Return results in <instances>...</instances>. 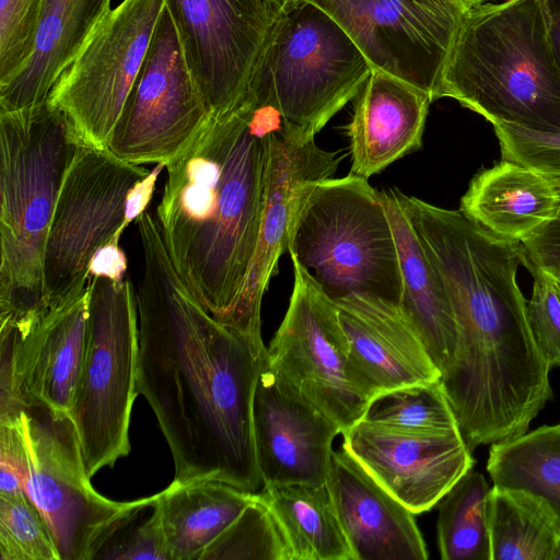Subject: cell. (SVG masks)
I'll list each match as a JSON object with an SVG mask.
<instances>
[{
	"label": "cell",
	"instance_id": "cell-15",
	"mask_svg": "<svg viewBox=\"0 0 560 560\" xmlns=\"http://www.w3.org/2000/svg\"><path fill=\"white\" fill-rule=\"evenodd\" d=\"M90 284L27 327L0 325V413L26 404L71 409L84 352Z\"/></svg>",
	"mask_w": 560,
	"mask_h": 560
},
{
	"label": "cell",
	"instance_id": "cell-22",
	"mask_svg": "<svg viewBox=\"0 0 560 560\" xmlns=\"http://www.w3.org/2000/svg\"><path fill=\"white\" fill-rule=\"evenodd\" d=\"M459 210L494 235L524 243L560 219V179L501 160L472 177Z\"/></svg>",
	"mask_w": 560,
	"mask_h": 560
},
{
	"label": "cell",
	"instance_id": "cell-14",
	"mask_svg": "<svg viewBox=\"0 0 560 560\" xmlns=\"http://www.w3.org/2000/svg\"><path fill=\"white\" fill-rule=\"evenodd\" d=\"M196 82L213 114L245 97L283 7L270 0H165Z\"/></svg>",
	"mask_w": 560,
	"mask_h": 560
},
{
	"label": "cell",
	"instance_id": "cell-36",
	"mask_svg": "<svg viewBox=\"0 0 560 560\" xmlns=\"http://www.w3.org/2000/svg\"><path fill=\"white\" fill-rule=\"evenodd\" d=\"M533 275V289L526 303L527 320L535 343L552 368L560 365V294L550 275L527 267Z\"/></svg>",
	"mask_w": 560,
	"mask_h": 560
},
{
	"label": "cell",
	"instance_id": "cell-43",
	"mask_svg": "<svg viewBox=\"0 0 560 560\" xmlns=\"http://www.w3.org/2000/svg\"><path fill=\"white\" fill-rule=\"evenodd\" d=\"M548 275L551 276V278L553 279V281L556 283V287L558 288V290L560 292V270L552 272V273H548Z\"/></svg>",
	"mask_w": 560,
	"mask_h": 560
},
{
	"label": "cell",
	"instance_id": "cell-44",
	"mask_svg": "<svg viewBox=\"0 0 560 560\" xmlns=\"http://www.w3.org/2000/svg\"><path fill=\"white\" fill-rule=\"evenodd\" d=\"M270 1L279 7H283L284 3L287 2V0H270Z\"/></svg>",
	"mask_w": 560,
	"mask_h": 560
},
{
	"label": "cell",
	"instance_id": "cell-19",
	"mask_svg": "<svg viewBox=\"0 0 560 560\" xmlns=\"http://www.w3.org/2000/svg\"><path fill=\"white\" fill-rule=\"evenodd\" d=\"M335 303L355 375L372 399L401 386L441 380L440 370L399 305L360 294Z\"/></svg>",
	"mask_w": 560,
	"mask_h": 560
},
{
	"label": "cell",
	"instance_id": "cell-41",
	"mask_svg": "<svg viewBox=\"0 0 560 560\" xmlns=\"http://www.w3.org/2000/svg\"><path fill=\"white\" fill-rule=\"evenodd\" d=\"M460 4L469 11L470 9L482 4L486 0H458Z\"/></svg>",
	"mask_w": 560,
	"mask_h": 560
},
{
	"label": "cell",
	"instance_id": "cell-25",
	"mask_svg": "<svg viewBox=\"0 0 560 560\" xmlns=\"http://www.w3.org/2000/svg\"><path fill=\"white\" fill-rule=\"evenodd\" d=\"M256 495L217 479L173 480L154 502L170 560H199Z\"/></svg>",
	"mask_w": 560,
	"mask_h": 560
},
{
	"label": "cell",
	"instance_id": "cell-46",
	"mask_svg": "<svg viewBox=\"0 0 560 560\" xmlns=\"http://www.w3.org/2000/svg\"><path fill=\"white\" fill-rule=\"evenodd\" d=\"M460 3V2H459Z\"/></svg>",
	"mask_w": 560,
	"mask_h": 560
},
{
	"label": "cell",
	"instance_id": "cell-16",
	"mask_svg": "<svg viewBox=\"0 0 560 560\" xmlns=\"http://www.w3.org/2000/svg\"><path fill=\"white\" fill-rule=\"evenodd\" d=\"M341 434L342 448L415 514L431 510L475 464L459 430L416 432L361 419Z\"/></svg>",
	"mask_w": 560,
	"mask_h": 560
},
{
	"label": "cell",
	"instance_id": "cell-2",
	"mask_svg": "<svg viewBox=\"0 0 560 560\" xmlns=\"http://www.w3.org/2000/svg\"><path fill=\"white\" fill-rule=\"evenodd\" d=\"M281 124L270 97L247 92L165 165L155 215L170 259L195 300L231 328L258 242L268 140Z\"/></svg>",
	"mask_w": 560,
	"mask_h": 560
},
{
	"label": "cell",
	"instance_id": "cell-20",
	"mask_svg": "<svg viewBox=\"0 0 560 560\" xmlns=\"http://www.w3.org/2000/svg\"><path fill=\"white\" fill-rule=\"evenodd\" d=\"M326 486L354 560H427L415 513L346 450L332 451Z\"/></svg>",
	"mask_w": 560,
	"mask_h": 560
},
{
	"label": "cell",
	"instance_id": "cell-11",
	"mask_svg": "<svg viewBox=\"0 0 560 560\" xmlns=\"http://www.w3.org/2000/svg\"><path fill=\"white\" fill-rule=\"evenodd\" d=\"M289 306L268 349L269 366L342 432L372 397L359 382L336 303L295 260Z\"/></svg>",
	"mask_w": 560,
	"mask_h": 560
},
{
	"label": "cell",
	"instance_id": "cell-17",
	"mask_svg": "<svg viewBox=\"0 0 560 560\" xmlns=\"http://www.w3.org/2000/svg\"><path fill=\"white\" fill-rule=\"evenodd\" d=\"M277 127L269 136L264 210L253 261L235 311L233 328L262 339L260 310L280 256L288 252L289 229L296 199L313 180L331 177L341 158Z\"/></svg>",
	"mask_w": 560,
	"mask_h": 560
},
{
	"label": "cell",
	"instance_id": "cell-3",
	"mask_svg": "<svg viewBox=\"0 0 560 560\" xmlns=\"http://www.w3.org/2000/svg\"><path fill=\"white\" fill-rule=\"evenodd\" d=\"M73 124L47 100L0 109V325L45 312L44 253L56 202L78 150Z\"/></svg>",
	"mask_w": 560,
	"mask_h": 560
},
{
	"label": "cell",
	"instance_id": "cell-34",
	"mask_svg": "<svg viewBox=\"0 0 560 560\" xmlns=\"http://www.w3.org/2000/svg\"><path fill=\"white\" fill-rule=\"evenodd\" d=\"M154 502L127 516L105 539L94 559L170 560Z\"/></svg>",
	"mask_w": 560,
	"mask_h": 560
},
{
	"label": "cell",
	"instance_id": "cell-8",
	"mask_svg": "<svg viewBox=\"0 0 560 560\" xmlns=\"http://www.w3.org/2000/svg\"><path fill=\"white\" fill-rule=\"evenodd\" d=\"M13 413L25 452L24 492L47 524L60 560H92L110 533L158 493L114 501L92 486L81 443L68 412L26 404Z\"/></svg>",
	"mask_w": 560,
	"mask_h": 560
},
{
	"label": "cell",
	"instance_id": "cell-21",
	"mask_svg": "<svg viewBox=\"0 0 560 560\" xmlns=\"http://www.w3.org/2000/svg\"><path fill=\"white\" fill-rule=\"evenodd\" d=\"M348 126L351 172L369 178L422 145L431 96L398 78L372 70L355 97Z\"/></svg>",
	"mask_w": 560,
	"mask_h": 560
},
{
	"label": "cell",
	"instance_id": "cell-9",
	"mask_svg": "<svg viewBox=\"0 0 560 560\" xmlns=\"http://www.w3.org/2000/svg\"><path fill=\"white\" fill-rule=\"evenodd\" d=\"M149 173L107 150L80 147L65 175L46 241L45 310L86 290L94 255L120 240L129 192Z\"/></svg>",
	"mask_w": 560,
	"mask_h": 560
},
{
	"label": "cell",
	"instance_id": "cell-1",
	"mask_svg": "<svg viewBox=\"0 0 560 560\" xmlns=\"http://www.w3.org/2000/svg\"><path fill=\"white\" fill-rule=\"evenodd\" d=\"M136 221L143 253L137 390L168 444L173 480L217 479L259 492L253 399L268 349L195 300L170 259L155 214L145 211Z\"/></svg>",
	"mask_w": 560,
	"mask_h": 560
},
{
	"label": "cell",
	"instance_id": "cell-26",
	"mask_svg": "<svg viewBox=\"0 0 560 560\" xmlns=\"http://www.w3.org/2000/svg\"><path fill=\"white\" fill-rule=\"evenodd\" d=\"M260 495L279 521L294 560H354L326 486H265Z\"/></svg>",
	"mask_w": 560,
	"mask_h": 560
},
{
	"label": "cell",
	"instance_id": "cell-12",
	"mask_svg": "<svg viewBox=\"0 0 560 560\" xmlns=\"http://www.w3.org/2000/svg\"><path fill=\"white\" fill-rule=\"evenodd\" d=\"M212 115L165 4L106 150L128 163L166 165L196 138Z\"/></svg>",
	"mask_w": 560,
	"mask_h": 560
},
{
	"label": "cell",
	"instance_id": "cell-33",
	"mask_svg": "<svg viewBox=\"0 0 560 560\" xmlns=\"http://www.w3.org/2000/svg\"><path fill=\"white\" fill-rule=\"evenodd\" d=\"M47 0H0V89L28 65Z\"/></svg>",
	"mask_w": 560,
	"mask_h": 560
},
{
	"label": "cell",
	"instance_id": "cell-40",
	"mask_svg": "<svg viewBox=\"0 0 560 560\" xmlns=\"http://www.w3.org/2000/svg\"><path fill=\"white\" fill-rule=\"evenodd\" d=\"M549 40L560 68V0H540Z\"/></svg>",
	"mask_w": 560,
	"mask_h": 560
},
{
	"label": "cell",
	"instance_id": "cell-5",
	"mask_svg": "<svg viewBox=\"0 0 560 560\" xmlns=\"http://www.w3.org/2000/svg\"><path fill=\"white\" fill-rule=\"evenodd\" d=\"M288 252L334 302L360 294L400 306L393 229L381 192L364 177L307 183L295 202Z\"/></svg>",
	"mask_w": 560,
	"mask_h": 560
},
{
	"label": "cell",
	"instance_id": "cell-32",
	"mask_svg": "<svg viewBox=\"0 0 560 560\" xmlns=\"http://www.w3.org/2000/svg\"><path fill=\"white\" fill-rule=\"evenodd\" d=\"M0 560H60L47 524L25 492L0 494Z\"/></svg>",
	"mask_w": 560,
	"mask_h": 560
},
{
	"label": "cell",
	"instance_id": "cell-13",
	"mask_svg": "<svg viewBox=\"0 0 560 560\" xmlns=\"http://www.w3.org/2000/svg\"><path fill=\"white\" fill-rule=\"evenodd\" d=\"M330 15L373 70L436 101L442 71L467 10L458 0H304Z\"/></svg>",
	"mask_w": 560,
	"mask_h": 560
},
{
	"label": "cell",
	"instance_id": "cell-38",
	"mask_svg": "<svg viewBox=\"0 0 560 560\" xmlns=\"http://www.w3.org/2000/svg\"><path fill=\"white\" fill-rule=\"evenodd\" d=\"M127 258L119 241L112 240L94 255L90 266V279L105 276L115 280L126 278Z\"/></svg>",
	"mask_w": 560,
	"mask_h": 560
},
{
	"label": "cell",
	"instance_id": "cell-4",
	"mask_svg": "<svg viewBox=\"0 0 560 560\" xmlns=\"http://www.w3.org/2000/svg\"><path fill=\"white\" fill-rule=\"evenodd\" d=\"M451 97L492 125L560 131V68L540 0L467 11L436 98Z\"/></svg>",
	"mask_w": 560,
	"mask_h": 560
},
{
	"label": "cell",
	"instance_id": "cell-10",
	"mask_svg": "<svg viewBox=\"0 0 560 560\" xmlns=\"http://www.w3.org/2000/svg\"><path fill=\"white\" fill-rule=\"evenodd\" d=\"M165 0H122L95 26L52 86L84 144L106 150L143 66Z\"/></svg>",
	"mask_w": 560,
	"mask_h": 560
},
{
	"label": "cell",
	"instance_id": "cell-18",
	"mask_svg": "<svg viewBox=\"0 0 560 560\" xmlns=\"http://www.w3.org/2000/svg\"><path fill=\"white\" fill-rule=\"evenodd\" d=\"M253 429L264 487L326 483L332 441L341 431L269 362L255 387Z\"/></svg>",
	"mask_w": 560,
	"mask_h": 560
},
{
	"label": "cell",
	"instance_id": "cell-24",
	"mask_svg": "<svg viewBox=\"0 0 560 560\" xmlns=\"http://www.w3.org/2000/svg\"><path fill=\"white\" fill-rule=\"evenodd\" d=\"M112 0H47L36 49L21 74L0 89V108L15 110L45 102Z\"/></svg>",
	"mask_w": 560,
	"mask_h": 560
},
{
	"label": "cell",
	"instance_id": "cell-7",
	"mask_svg": "<svg viewBox=\"0 0 560 560\" xmlns=\"http://www.w3.org/2000/svg\"><path fill=\"white\" fill-rule=\"evenodd\" d=\"M137 293L128 278L90 281L84 352L69 415L90 476L129 454L139 351Z\"/></svg>",
	"mask_w": 560,
	"mask_h": 560
},
{
	"label": "cell",
	"instance_id": "cell-28",
	"mask_svg": "<svg viewBox=\"0 0 560 560\" xmlns=\"http://www.w3.org/2000/svg\"><path fill=\"white\" fill-rule=\"evenodd\" d=\"M487 471L493 486L542 499L560 521V424L491 444Z\"/></svg>",
	"mask_w": 560,
	"mask_h": 560
},
{
	"label": "cell",
	"instance_id": "cell-37",
	"mask_svg": "<svg viewBox=\"0 0 560 560\" xmlns=\"http://www.w3.org/2000/svg\"><path fill=\"white\" fill-rule=\"evenodd\" d=\"M25 452L13 413L0 416V494L24 492Z\"/></svg>",
	"mask_w": 560,
	"mask_h": 560
},
{
	"label": "cell",
	"instance_id": "cell-35",
	"mask_svg": "<svg viewBox=\"0 0 560 560\" xmlns=\"http://www.w3.org/2000/svg\"><path fill=\"white\" fill-rule=\"evenodd\" d=\"M502 160L516 162L560 179V131L494 124Z\"/></svg>",
	"mask_w": 560,
	"mask_h": 560
},
{
	"label": "cell",
	"instance_id": "cell-6",
	"mask_svg": "<svg viewBox=\"0 0 560 560\" xmlns=\"http://www.w3.org/2000/svg\"><path fill=\"white\" fill-rule=\"evenodd\" d=\"M255 70L270 86L284 131L311 140L357 97L373 69L324 10L308 1L287 0Z\"/></svg>",
	"mask_w": 560,
	"mask_h": 560
},
{
	"label": "cell",
	"instance_id": "cell-39",
	"mask_svg": "<svg viewBox=\"0 0 560 560\" xmlns=\"http://www.w3.org/2000/svg\"><path fill=\"white\" fill-rule=\"evenodd\" d=\"M163 167H165V165L158 164V166L151 171L147 177L139 180L130 190L125 221L121 226L122 232L133 220H137L143 212H145L154 192L158 176Z\"/></svg>",
	"mask_w": 560,
	"mask_h": 560
},
{
	"label": "cell",
	"instance_id": "cell-27",
	"mask_svg": "<svg viewBox=\"0 0 560 560\" xmlns=\"http://www.w3.org/2000/svg\"><path fill=\"white\" fill-rule=\"evenodd\" d=\"M559 536L560 521L542 499L491 488V560H551Z\"/></svg>",
	"mask_w": 560,
	"mask_h": 560
},
{
	"label": "cell",
	"instance_id": "cell-31",
	"mask_svg": "<svg viewBox=\"0 0 560 560\" xmlns=\"http://www.w3.org/2000/svg\"><path fill=\"white\" fill-rule=\"evenodd\" d=\"M199 560H294V556L279 521L257 492Z\"/></svg>",
	"mask_w": 560,
	"mask_h": 560
},
{
	"label": "cell",
	"instance_id": "cell-29",
	"mask_svg": "<svg viewBox=\"0 0 560 560\" xmlns=\"http://www.w3.org/2000/svg\"><path fill=\"white\" fill-rule=\"evenodd\" d=\"M490 493L486 478L467 471L443 497L436 523L443 560H491Z\"/></svg>",
	"mask_w": 560,
	"mask_h": 560
},
{
	"label": "cell",
	"instance_id": "cell-30",
	"mask_svg": "<svg viewBox=\"0 0 560 560\" xmlns=\"http://www.w3.org/2000/svg\"><path fill=\"white\" fill-rule=\"evenodd\" d=\"M362 419L416 432L459 430L441 380L382 393L370 401Z\"/></svg>",
	"mask_w": 560,
	"mask_h": 560
},
{
	"label": "cell",
	"instance_id": "cell-42",
	"mask_svg": "<svg viewBox=\"0 0 560 560\" xmlns=\"http://www.w3.org/2000/svg\"><path fill=\"white\" fill-rule=\"evenodd\" d=\"M551 560H560V536L558 538V541L556 544V548L552 555Z\"/></svg>",
	"mask_w": 560,
	"mask_h": 560
},
{
	"label": "cell",
	"instance_id": "cell-23",
	"mask_svg": "<svg viewBox=\"0 0 560 560\" xmlns=\"http://www.w3.org/2000/svg\"><path fill=\"white\" fill-rule=\"evenodd\" d=\"M400 194L395 188L381 191L400 261V307L442 374L456 350V322L442 279L411 225Z\"/></svg>",
	"mask_w": 560,
	"mask_h": 560
},
{
	"label": "cell",
	"instance_id": "cell-45",
	"mask_svg": "<svg viewBox=\"0 0 560 560\" xmlns=\"http://www.w3.org/2000/svg\"><path fill=\"white\" fill-rule=\"evenodd\" d=\"M557 289H558V288H557ZM558 291H559V290H558ZM559 294H560V292H559Z\"/></svg>",
	"mask_w": 560,
	"mask_h": 560
}]
</instances>
